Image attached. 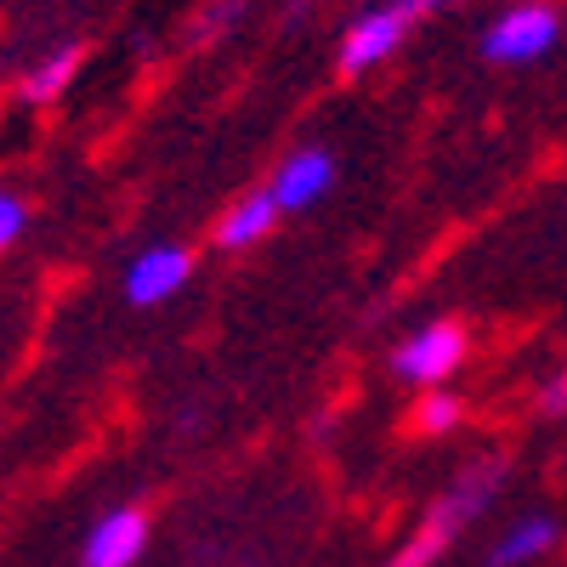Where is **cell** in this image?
Masks as SVG:
<instances>
[{"label": "cell", "instance_id": "obj_1", "mask_svg": "<svg viewBox=\"0 0 567 567\" xmlns=\"http://www.w3.org/2000/svg\"><path fill=\"white\" fill-rule=\"evenodd\" d=\"M499 483H505V465L499 460H488V465H471L465 477L425 511V523H420V534L386 561V567H432L471 523H477V516L488 511V499L499 494Z\"/></svg>", "mask_w": 567, "mask_h": 567}, {"label": "cell", "instance_id": "obj_2", "mask_svg": "<svg viewBox=\"0 0 567 567\" xmlns=\"http://www.w3.org/2000/svg\"><path fill=\"white\" fill-rule=\"evenodd\" d=\"M437 7H449V0H386V7L363 12V18L347 29V40H341V74L352 80V74L381 69L398 45L409 40V29H414L420 18H432Z\"/></svg>", "mask_w": 567, "mask_h": 567}, {"label": "cell", "instance_id": "obj_3", "mask_svg": "<svg viewBox=\"0 0 567 567\" xmlns=\"http://www.w3.org/2000/svg\"><path fill=\"white\" fill-rule=\"evenodd\" d=\"M465 352H471V336H465L454 318H443V323L414 329V336L392 352V374H398V381H409V386L437 392L449 374L465 363Z\"/></svg>", "mask_w": 567, "mask_h": 567}, {"label": "cell", "instance_id": "obj_4", "mask_svg": "<svg viewBox=\"0 0 567 567\" xmlns=\"http://www.w3.org/2000/svg\"><path fill=\"white\" fill-rule=\"evenodd\" d=\"M556 12L550 7H511V12H499L494 23H488V34H483V58L488 63H534V58H545L550 45H556Z\"/></svg>", "mask_w": 567, "mask_h": 567}, {"label": "cell", "instance_id": "obj_5", "mask_svg": "<svg viewBox=\"0 0 567 567\" xmlns=\"http://www.w3.org/2000/svg\"><path fill=\"white\" fill-rule=\"evenodd\" d=\"M187 272H194V256H187L182 245H154V250H142L131 267H125V301L131 307H159L171 301Z\"/></svg>", "mask_w": 567, "mask_h": 567}, {"label": "cell", "instance_id": "obj_6", "mask_svg": "<svg viewBox=\"0 0 567 567\" xmlns=\"http://www.w3.org/2000/svg\"><path fill=\"white\" fill-rule=\"evenodd\" d=\"M272 199H278V210H307V205H318L329 187H336V154L329 148H296L290 159H284L278 171H272Z\"/></svg>", "mask_w": 567, "mask_h": 567}, {"label": "cell", "instance_id": "obj_7", "mask_svg": "<svg viewBox=\"0 0 567 567\" xmlns=\"http://www.w3.org/2000/svg\"><path fill=\"white\" fill-rule=\"evenodd\" d=\"M142 545H148V511H142V505H120V511H109L103 523L85 534L80 561L85 567H131L142 556Z\"/></svg>", "mask_w": 567, "mask_h": 567}, {"label": "cell", "instance_id": "obj_8", "mask_svg": "<svg viewBox=\"0 0 567 567\" xmlns=\"http://www.w3.org/2000/svg\"><path fill=\"white\" fill-rule=\"evenodd\" d=\"M284 210H278V199H272V187H256V194H245V199H233L227 205V216L216 221V250H250V245H261L267 233H272V221H278Z\"/></svg>", "mask_w": 567, "mask_h": 567}, {"label": "cell", "instance_id": "obj_9", "mask_svg": "<svg viewBox=\"0 0 567 567\" xmlns=\"http://www.w3.org/2000/svg\"><path fill=\"white\" fill-rule=\"evenodd\" d=\"M80 63H85V45L80 40H69V45H58L52 58H40L29 74H23V85H18V97L23 103H58L63 97V85L80 74Z\"/></svg>", "mask_w": 567, "mask_h": 567}, {"label": "cell", "instance_id": "obj_10", "mask_svg": "<svg viewBox=\"0 0 567 567\" xmlns=\"http://www.w3.org/2000/svg\"><path fill=\"white\" fill-rule=\"evenodd\" d=\"M550 545H556V523H550V516H528V523H516V528L483 556V567H528V561H539Z\"/></svg>", "mask_w": 567, "mask_h": 567}, {"label": "cell", "instance_id": "obj_11", "mask_svg": "<svg viewBox=\"0 0 567 567\" xmlns=\"http://www.w3.org/2000/svg\"><path fill=\"white\" fill-rule=\"evenodd\" d=\"M460 414H465V409H460V398L437 386V392H425V398L414 403L409 432H414V437H443V432H454V425H460Z\"/></svg>", "mask_w": 567, "mask_h": 567}, {"label": "cell", "instance_id": "obj_12", "mask_svg": "<svg viewBox=\"0 0 567 567\" xmlns=\"http://www.w3.org/2000/svg\"><path fill=\"white\" fill-rule=\"evenodd\" d=\"M245 12V0H210V7L199 12V23H194V40H210V34H221V29H233V18Z\"/></svg>", "mask_w": 567, "mask_h": 567}, {"label": "cell", "instance_id": "obj_13", "mask_svg": "<svg viewBox=\"0 0 567 567\" xmlns=\"http://www.w3.org/2000/svg\"><path fill=\"white\" fill-rule=\"evenodd\" d=\"M23 227H29V205L18 199V194H0V245H18L23 239Z\"/></svg>", "mask_w": 567, "mask_h": 567}, {"label": "cell", "instance_id": "obj_14", "mask_svg": "<svg viewBox=\"0 0 567 567\" xmlns=\"http://www.w3.org/2000/svg\"><path fill=\"white\" fill-rule=\"evenodd\" d=\"M534 403H539V414H567V369H556V374H550V381L539 386V398H534Z\"/></svg>", "mask_w": 567, "mask_h": 567}]
</instances>
